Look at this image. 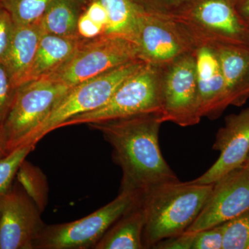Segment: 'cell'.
Returning a JSON list of instances; mask_svg holds the SVG:
<instances>
[{"mask_svg": "<svg viewBox=\"0 0 249 249\" xmlns=\"http://www.w3.org/2000/svg\"><path fill=\"white\" fill-rule=\"evenodd\" d=\"M235 8L249 29V0H244Z\"/></svg>", "mask_w": 249, "mask_h": 249, "instance_id": "4dcf8cb0", "label": "cell"}, {"mask_svg": "<svg viewBox=\"0 0 249 249\" xmlns=\"http://www.w3.org/2000/svg\"><path fill=\"white\" fill-rule=\"evenodd\" d=\"M177 23L196 48L249 47V29L228 0H197L166 16Z\"/></svg>", "mask_w": 249, "mask_h": 249, "instance_id": "3957f363", "label": "cell"}, {"mask_svg": "<svg viewBox=\"0 0 249 249\" xmlns=\"http://www.w3.org/2000/svg\"><path fill=\"white\" fill-rule=\"evenodd\" d=\"M191 0H149L147 11L153 14L170 16L181 9Z\"/></svg>", "mask_w": 249, "mask_h": 249, "instance_id": "83f0119b", "label": "cell"}, {"mask_svg": "<svg viewBox=\"0 0 249 249\" xmlns=\"http://www.w3.org/2000/svg\"><path fill=\"white\" fill-rule=\"evenodd\" d=\"M213 148L220 152L211 168L191 182L213 184L224 175L239 168L249 157V107L225 119L219 129Z\"/></svg>", "mask_w": 249, "mask_h": 249, "instance_id": "4fadbf2b", "label": "cell"}, {"mask_svg": "<svg viewBox=\"0 0 249 249\" xmlns=\"http://www.w3.org/2000/svg\"><path fill=\"white\" fill-rule=\"evenodd\" d=\"M106 10L107 24L104 35L119 36L134 42L139 14L142 8L134 0H98Z\"/></svg>", "mask_w": 249, "mask_h": 249, "instance_id": "ffe728a7", "label": "cell"}, {"mask_svg": "<svg viewBox=\"0 0 249 249\" xmlns=\"http://www.w3.org/2000/svg\"><path fill=\"white\" fill-rule=\"evenodd\" d=\"M137 198L132 193L120 191L114 200L86 217L65 224L46 225L36 241L35 249H94Z\"/></svg>", "mask_w": 249, "mask_h": 249, "instance_id": "ba28073f", "label": "cell"}, {"mask_svg": "<svg viewBox=\"0 0 249 249\" xmlns=\"http://www.w3.org/2000/svg\"><path fill=\"white\" fill-rule=\"evenodd\" d=\"M54 0H0V6L6 10L15 24L38 22Z\"/></svg>", "mask_w": 249, "mask_h": 249, "instance_id": "44dd1931", "label": "cell"}, {"mask_svg": "<svg viewBox=\"0 0 249 249\" xmlns=\"http://www.w3.org/2000/svg\"><path fill=\"white\" fill-rule=\"evenodd\" d=\"M85 12L91 20L104 28L106 31L107 24V12L100 1L92 0L85 8Z\"/></svg>", "mask_w": 249, "mask_h": 249, "instance_id": "f546056e", "label": "cell"}, {"mask_svg": "<svg viewBox=\"0 0 249 249\" xmlns=\"http://www.w3.org/2000/svg\"><path fill=\"white\" fill-rule=\"evenodd\" d=\"M70 87L42 77L18 87L3 124L8 152L24 145Z\"/></svg>", "mask_w": 249, "mask_h": 249, "instance_id": "52a82bcc", "label": "cell"}, {"mask_svg": "<svg viewBox=\"0 0 249 249\" xmlns=\"http://www.w3.org/2000/svg\"><path fill=\"white\" fill-rule=\"evenodd\" d=\"M104 32V28L91 20L84 10L78 21V36L85 40H91L103 35Z\"/></svg>", "mask_w": 249, "mask_h": 249, "instance_id": "f1b7e54d", "label": "cell"}, {"mask_svg": "<svg viewBox=\"0 0 249 249\" xmlns=\"http://www.w3.org/2000/svg\"><path fill=\"white\" fill-rule=\"evenodd\" d=\"M192 232H193V248L192 249H222V224L211 229Z\"/></svg>", "mask_w": 249, "mask_h": 249, "instance_id": "484cf974", "label": "cell"}, {"mask_svg": "<svg viewBox=\"0 0 249 249\" xmlns=\"http://www.w3.org/2000/svg\"><path fill=\"white\" fill-rule=\"evenodd\" d=\"M215 51L230 106H243L249 98V47L218 46Z\"/></svg>", "mask_w": 249, "mask_h": 249, "instance_id": "9a60e30c", "label": "cell"}, {"mask_svg": "<svg viewBox=\"0 0 249 249\" xmlns=\"http://www.w3.org/2000/svg\"><path fill=\"white\" fill-rule=\"evenodd\" d=\"M86 8L79 0H54L40 20L46 34L62 37L78 34V21Z\"/></svg>", "mask_w": 249, "mask_h": 249, "instance_id": "d6986e66", "label": "cell"}, {"mask_svg": "<svg viewBox=\"0 0 249 249\" xmlns=\"http://www.w3.org/2000/svg\"><path fill=\"white\" fill-rule=\"evenodd\" d=\"M83 40L80 36L62 37L43 32L24 83L47 76L61 67L76 53Z\"/></svg>", "mask_w": 249, "mask_h": 249, "instance_id": "e0dca14e", "label": "cell"}, {"mask_svg": "<svg viewBox=\"0 0 249 249\" xmlns=\"http://www.w3.org/2000/svg\"><path fill=\"white\" fill-rule=\"evenodd\" d=\"M145 215L140 198L116 221L94 249H142Z\"/></svg>", "mask_w": 249, "mask_h": 249, "instance_id": "ac0fdd59", "label": "cell"}, {"mask_svg": "<svg viewBox=\"0 0 249 249\" xmlns=\"http://www.w3.org/2000/svg\"><path fill=\"white\" fill-rule=\"evenodd\" d=\"M17 175L24 191L42 212L45 209L47 199V184L43 174L25 160L21 165Z\"/></svg>", "mask_w": 249, "mask_h": 249, "instance_id": "7402d4cb", "label": "cell"}, {"mask_svg": "<svg viewBox=\"0 0 249 249\" xmlns=\"http://www.w3.org/2000/svg\"><path fill=\"white\" fill-rule=\"evenodd\" d=\"M137 59V45L132 40L103 34L84 39L68 61L44 77L71 88Z\"/></svg>", "mask_w": 249, "mask_h": 249, "instance_id": "8992f818", "label": "cell"}, {"mask_svg": "<svg viewBox=\"0 0 249 249\" xmlns=\"http://www.w3.org/2000/svg\"><path fill=\"white\" fill-rule=\"evenodd\" d=\"M229 2L231 3L232 5V6H238L239 4H240L241 2L244 1V0H228Z\"/></svg>", "mask_w": 249, "mask_h": 249, "instance_id": "d6a6232c", "label": "cell"}, {"mask_svg": "<svg viewBox=\"0 0 249 249\" xmlns=\"http://www.w3.org/2000/svg\"><path fill=\"white\" fill-rule=\"evenodd\" d=\"M196 60L201 115L214 120L230 106L219 60L213 47L201 46L196 49Z\"/></svg>", "mask_w": 249, "mask_h": 249, "instance_id": "5bb4252c", "label": "cell"}, {"mask_svg": "<svg viewBox=\"0 0 249 249\" xmlns=\"http://www.w3.org/2000/svg\"><path fill=\"white\" fill-rule=\"evenodd\" d=\"M15 23L11 15L0 6V63H2L11 45Z\"/></svg>", "mask_w": 249, "mask_h": 249, "instance_id": "4316f807", "label": "cell"}, {"mask_svg": "<svg viewBox=\"0 0 249 249\" xmlns=\"http://www.w3.org/2000/svg\"><path fill=\"white\" fill-rule=\"evenodd\" d=\"M9 153L6 145V137L3 128V124H0V158Z\"/></svg>", "mask_w": 249, "mask_h": 249, "instance_id": "1f68e13d", "label": "cell"}, {"mask_svg": "<svg viewBox=\"0 0 249 249\" xmlns=\"http://www.w3.org/2000/svg\"><path fill=\"white\" fill-rule=\"evenodd\" d=\"M163 67L145 63L114 91L104 106L69 119L61 127L93 124L141 114L161 116V81Z\"/></svg>", "mask_w": 249, "mask_h": 249, "instance_id": "5b68a950", "label": "cell"}, {"mask_svg": "<svg viewBox=\"0 0 249 249\" xmlns=\"http://www.w3.org/2000/svg\"><path fill=\"white\" fill-rule=\"evenodd\" d=\"M17 88L14 86L8 71L0 63V124H4L16 96Z\"/></svg>", "mask_w": 249, "mask_h": 249, "instance_id": "d4e9b609", "label": "cell"}, {"mask_svg": "<svg viewBox=\"0 0 249 249\" xmlns=\"http://www.w3.org/2000/svg\"><path fill=\"white\" fill-rule=\"evenodd\" d=\"M35 147L34 144H24L0 158V197L11 191L21 165Z\"/></svg>", "mask_w": 249, "mask_h": 249, "instance_id": "603a6c76", "label": "cell"}, {"mask_svg": "<svg viewBox=\"0 0 249 249\" xmlns=\"http://www.w3.org/2000/svg\"><path fill=\"white\" fill-rule=\"evenodd\" d=\"M160 104L163 123L188 127L200 122L202 116L196 80V52L183 55L163 67Z\"/></svg>", "mask_w": 249, "mask_h": 249, "instance_id": "9c48e42d", "label": "cell"}, {"mask_svg": "<svg viewBox=\"0 0 249 249\" xmlns=\"http://www.w3.org/2000/svg\"><path fill=\"white\" fill-rule=\"evenodd\" d=\"M134 43L145 63L165 67L196 48L177 23L163 15L143 9L139 14Z\"/></svg>", "mask_w": 249, "mask_h": 249, "instance_id": "30bf717a", "label": "cell"}, {"mask_svg": "<svg viewBox=\"0 0 249 249\" xmlns=\"http://www.w3.org/2000/svg\"><path fill=\"white\" fill-rule=\"evenodd\" d=\"M25 191L13 187L0 197V249H35L46 224Z\"/></svg>", "mask_w": 249, "mask_h": 249, "instance_id": "7c38bea8", "label": "cell"}, {"mask_svg": "<svg viewBox=\"0 0 249 249\" xmlns=\"http://www.w3.org/2000/svg\"><path fill=\"white\" fill-rule=\"evenodd\" d=\"M160 114H141L89 124L113 148L122 170L121 191L142 196L153 188L179 181L165 161L159 143Z\"/></svg>", "mask_w": 249, "mask_h": 249, "instance_id": "6da1fadb", "label": "cell"}, {"mask_svg": "<svg viewBox=\"0 0 249 249\" xmlns=\"http://www.w3.org/2000/svg\"><path fill=\"white\" fill-rule=\"evenodd\" d=\"M42 34L40 21L30 24H15L11 45L2 64L16 88L25 83Z\"/></svg>", "mask_w": 249, "mask_h": 249, "instance_id": "2e32d148", "label": "cell"}, {"mask_svg": "<svg viewBox=\"0 0 249 249\" xmlns=\"http://www.w3.org/2000/svg\"><path fill=\"white\" fill-rule=\"evenodd\" d=\"M249 209V157L243 165L213 183L212 192L186 231L217 227Z\"/></svg>", "mask_w": 249, "mask_h": 249, "instance_id": "8fae6325", "label": "cell"}, {"mask_svg": "<svg viewBox=\"0 0 249 249\" xmlns=\"http://www.w3.org/2000/svg\"><path fill=\"white\" fill-rule=\"evenodd\" d=\"M222 249H249V209L222 224Z\"/></svg>", "mask_w": 249, "mask_h": 249, "instance_id": "cb8c5ba5", "label": "cell"}, {"mask_svg": "<svg viewBox=\"0 0 249 249\" xmlns=\"http://www.w3.org/2000/svg\"><path fill=\"white\" fill-rule=\"evenodd\" d=\"M145 64L137 59L71 87L31 132L25 144L36 145L47 134L61 128L69 119L102 107L123 82Z\"/></svg>", "mask_w": 249, "mask_h": 249, "instance_id": "277c9868", "label": "cell"}, {"mask_svg": "<svg viewBox=\"0 0 249 249\" xmlns=\"http://www.w3.org/2000/svg\"><path fill=\"white\" fill-rule=\"evenodd\" d=\"M213 184L165 183L139 196L145 215L142 244L153 249L160 241L186 231L201 212Z\"/></svg>", "mask_w": 249, "mask_h": 249, "instance_id": "7a4b0ae2", "label": "cell"}, {"mask_svg": "<svg viewBox=\"0 0 249 249\" xmlns=\"http://www.w3.org/2000/svg\"><path fill=\"white\" fill-rule=\"evenodd\" d=\"M79 1H81V2L85 5V6H88V4H89V3L92 1V0H79Z\"/></svg>", "mask_w": 249, "mask_h": 249, "instance_id": "836d02e7", "label": "cell"}]
</instances>
